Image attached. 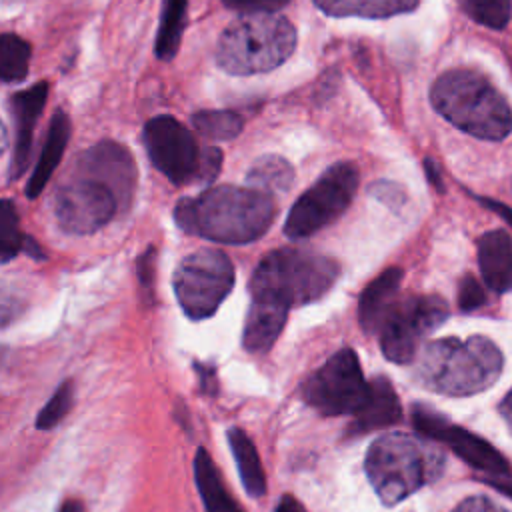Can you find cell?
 <instances>
[{
  "label": "cell",
  "mask_w": 512,
  "mask_h": 512,
  "mask_svg": "<svg viewBox=\"0 0 512 512\" xmlns=\"http://www.w3.org/2000/svg\"><path fill=\"white\" fill-rule=\"evenodd\" d=\"M332 18H390L412 12L420 0H312Z\"/></svg>",
  "instance_id": "cell-21"
},
{
  "label": "cell",
  "mask_w": 512,
  "mask_h": 512,
  "mask_svg": "<svg viewBox=\"0 0 512 512\" xmlns=\"http://www.w3.org/2000/svg\"><path fill=\"white\" fill-rule=\"evenodd\" d=\"M434 110L458 130L482 138L502 140L512 132V110L504 96L478 72L448 70L430 88Z\"/></svg>",
  "instance_id": "cell-2"
},
{
  "label": "cell",
  "mask_w": 512,
  "mask_h": 512,
  "mask_svg": "<svg viewBox=\"0 0 512 512\" xmlns=\"http://www.w3.org/2000/svg\"><path fill=\"white\" fill-rule=\"evenodd\" d=\"M276 512H306V508L294 496L286 494V496L280 498V502L276 506Z\"/></svg>",
  "instance_id": "cell-40"
},
{
  "label": "cell",
  "mask_w": 512,
  "mask_h": 512,
  "mask_svg": "<svg viewBox=\"0 0 512 512\" xmlns=\"http://www.w3.org/2000/svg\"><path fill=\"white\" fill-rule=\"evenodd\" d=\"M370 194L374 198H378L380 202H386L394 210H398V208H402L406 204V194H404V190L396 182H382V180L374 182L370 186Z\"/></svg>",
  "instance_id": "cell-33"
},
{
  "label": "cell",
  "mask_w": 512,
  "mask_h": 512,
  "mask_svg": "<svg viewBox=\"0 0 512 512\" xmlns=\"http://www.w3.org/2000/svg\"><path fill=\"white\" fill-rule=\"evenodd\" d=\"M436 442L448 444L458 458H462L472 468L486 472V476L510 474V466H508L506 458L490 442H486L484 438H480L460 426H454L450 420L440 430Z\"/></svg>",
  "instance_id": "cell-16"
},
{
  "label": "cell",
  "mask_w": 512,
  "mask_h": 512,
  "mask_svg": "<svg viewBox=\"0 0 512 512\" xmlns=\"http://www.w3.org/2000/svg\"><path fill=\"white\" fill-rule=\"evenodd\" d=\"M276 204L270 194L250 186H214L194 198H182L174 222L188 234L220 242H254L272 226Z\"/></svg>",
  "instance_id": "cell-1"
},
{
  "label": "cell",
  "mask_w": 512,
  "mask_h": 512,
  "mask_svg": "<svg viewBox=\"0 0 512 512\" xmlns=\"http://www.w3.org/2000/svg\"><path fill=\"white\" fill-rule=\"evenodd\" d=\"M198 372L202 374V388L204 392H214L216 390V380H214V372L212 368H206V366H198Z\"/></svg>",
  "instance_id": "cell-41"
},
{
  "label": "cell",
  "mask_w": 512,
  "mask_h": 512,
  "mask_svg": "<svg viewBox=\"0 0 512 512\" xmlns=\"http://www.w3.org/2000/svg\"><path fill=\"white\" fill-rule=\"evenodd\" d=\"M194 478L206 512H244L222 486L220 474L214 460L204 448L196 450L194 456Z\"/></svg>",
  "instance_id": "cell-22"
},
{
  "label": "cell",
  "mask_w": 512,
  "mask_h": 512,
  "mask_svg": "<svg viewBox=\"0 0 512 512\" xmlns=\"http://www.w3.org/2000/svg\"><path fill=\"white\" fill-rule=\"evenodd\" d=\"M72 400H74V386L70 380H64L58 386V390L52 394V398L44 404V408L38 412L36 428L38 430L54 428L72 408Z\"/></svg>",
  "instance_id": "cell-30"
},
{
  "label": "cell",
  "mask_w": 512,
  "mask_h": 512,
  "mask_svg": "<svg viewBox=\"0 0 512 512\" xmlns=\"http://www.w3.org/2000/svg\"><path fill=\"white\" fill-rule=\"evenodd\" d=\"M198 134L210 140H232L242 132V118L230 110H200L192 116Z\"/></svg>",
  "instance_id": "cell-27"
},
{
  "label": "cell",
  "mask_w": 512,
  "mask_h": 512,
  "mask_svg": "<svg viewBox=\"0 0 512 512\" xmlns=\"http://www.w3.org/2000/svg\"><path fill=\"white\" fill-rule=\"evenodd\" d=\"M60 512H84V504L76 498H70L60 506Z\"/></svg>",
  "instance_id": "cell-44"
},
{
  "label": "cell",
  "mask_w": 512,
  "mask_h": 512,
  "mask_svg": "<svg viewBox=\"0 0 512 512\" xmlns=\"http://www.w3.org/2000/svg\"><path fill=\"white\" fill-rule=\"evenodd\" d=\"M500 412H502V416L506 418V422H508V426L512 428V390L506 394V398L502 400V404H500Z\"/></svg>",
  "instance_id": "cell-43"
},
{
  "label": "cell",
  "mask_w": 512,
  "mask_h": 512,
  "mask_svg": "<svg viewBox=\"0 0 512 512\" xmlns=\"http://www.w3.org/2000/svg\"><path fill=\"white\" fill-rule=\"evenodd\" d=\"M142 142L154 168L172 184L184 186L196 182L202 150L180 120L168 114L150 118L144 126Z\"/></svg>",
  "instance_id": "cell-11"
},
{
  "label": "cell",
  "mask_w": 512,
  "mask_h": 512,
  "mask_svg": "<svg viewBox=\"0 0 512 512\" xmlns=\"http://www.w3.org/2000/svg\"><path fill=\"white\" fill-rule=\"evenodd\" d=\"M234 286V266L216 248H200L180 260L174 272V294L192 320L212 316Z\"/></svg>",
  "instance_id": "cell-8"
},
{
  "label": "cell",
  "mask_w": 512,
  "mask_h": 512,
  "mask_svg": "<svg viewBox=\"0 0 512 512\" xmlns=\"http://www.w3.org/2000/svg\"><path fill=\"white\" fill-rule=\"evenodd\" d=\"M222 166V152L216 146H208L202 150V160H200V170L196 184H212L214 178L220 174Z\"/></svg>",
  "instance_id": "cell-32"
},
{
  "label": "cell",
  "mask_w": 512,
  "mask_h": 512,
  "mask_svg": "<svg viewBox=\"0 0 512 512\" xmlns=\"http://www.w3.org/2000/svg\"><path fill=\"white\" fill-rule=\"evenodd\" d=\"M336 260L300 248H278L268 252L256 266L250 292H268L292 306L322 298L338 280Z\"/></svg>",
  "instance_id": "cell-6"
},
{
  "label": "cell",
  "mask_w": 512,
  "mask_h": 512,
  "mask_svg": "<svg viewBox=\"0 0 512 512\" xmlns=\"http://www.w3.org/2000/svg\"><path fill=\"white\" fill-rule=\"evenodd\" d=\"M26 236L20 230L18 210L12 200L4 198L0 206V260L6 264L16 254L24 252Z\"/></svg>",
  "instance_id": "cell-29"
},
{
  "label": "cell",
  "mask_w": 512,
  "mask_h": 512,
  "mask_svg": "<svg viewBox=\"0 0 512 512\" xmlns=\"http://www.w3.org/2000/svg\"><path fill=\"white\" fill-rule=\"evenodd\" d=\"M370 382L352 348L332 354L304 384V402L322 416H354L366 402Z\"/></svg>",
  "instance_id": "cell-9"
},
{
  "label": "cell",
  "mask_w": 512,
  "mask_h": 512,
  "mask_svg": "<svg viewBox=\"0 0 512 512\" xmlns=\"http://www.w3.org/2000/svg\"><path fill=\"white\" fill-rule=\"evenodd\" d=\"M186 6L188 0H162V16L156 32L154 54L160 60H170L176 56L186 26Z\"/></svg>",
  "instance_id": "cell-25"
},
{
  "label": "cell",
  "mask_w": 512,
  "mask_h": 512,
  "mask_svg": "<svg viewBox=\"0 0 512 512\" xmlns=\"http://www.w3.org/2000/svg\"><path fill=\"white\" fill-rule=\"evenodd\" d=\"M118 210L114 192L84 176L60 186L54 198V218L68 234H92L104 228Z\"/></svg>",
  "instance_id": "cell-12"
},
{
  "label": "cell",
  "mask_w": 512,
  "mask_h": 512,
  "mask_svg": "<svg viewBox=\"0 0 512 512\" xmlns=\"http://www.w3.org/2000/svg\"><path fill=\"white\" fill-rule=\"evenodd\" d=\"M70 132H72V126H70L68 114L64 110H56L52 120H50V126H48V132H46V138H44L38 162H36V166L32 170V176H30V180L26 184V196L30 200L36 198L44 190L48 180L52 178V174H54L56 166L60 164L62 154H64V150L68 146Z\"/></svg>",
  "instance_id": "cell-20"
},
{
  "label": "cell",
  "mask_w": 512,
  "mask_h": 512,
  "mask_svg": "<svg viewBox=\"0 0 512 512\" xmlns=\"http://www.w3.org/2000/svg\"><path fill=\"white\" fill-rule=\"evenodd\" d=\"M448 318V304L434 294L398 300L380 328L382 354L396 364L414 360L420 340Z\"/></svg>",
  "instance_id": "cell-10"
},
{
  "label": "cell",
  "mask_w": 512,
  "mask_h": 512,
  "mask_svg": "<svg viewBox=\"0 0 512 512\" xmlns=\"http://www.w3.org/2000/svg\"><path fill=\"white\" fill-rule=\"evenodd\" d=\"M404 272L400 268H388L378 274L360 294L358 320L366 334L380 332L386 316L394 308L396 294L400 290Z\"/></svg>",
  "instance_id": "cell-17"
},
{
  "label": "cell",
  "mask_w": 512,
  "mask_h": 512,
  "mask_svg": "<svg viewBox=\"0 0 512 512\" xmlns=\"http://www.w3.org/2000/svg\"><path fill=\"white\" fill-rule=\"evenodd\" d=\"M484 482H488L492 488H496L498 492H502V494H506V496L512 498V478H510V474H504V476H486Z\"/></svg>",
  "instance_id": "cell-39"
},
{
  "label": "cell",
  "mask_w": 512,
  "mask_h": 512,
  "mask_svg": "<svg viewBox=\"0 0 512 512\" xmlns=\"http://www.w3.org/2000/svg\"><path fill=\"white\" fill-rule=\"evenodd\" d=\"M10 2H18V0H4V4H10Z\"/></svg>",
  "instance_id": "cell-45"
},
{
  "label": "cell",
  "mask_w": 512,
  "mask_h": 512,
  "mask_svg": "<svg viewBox=\"0 0 512 512\" xmlns=\"http://www.w3.org/2000/svg\"><path fill=\"white\" fill-rule=\"evenodd\" d=\"M402 418V406L398 394L388 378L376 376L370 380V392L364 406L354 414L350 434H364L372 430H384Z\"/></svg>",
  "instance_id": "cell-19"
},
{
  "label": "cell",
  "mask_w": 512,
  "mask_h": 512,
  "mask_svg": "<svg viewBox=\"0 0 512 512\" xmlns=\"http://www.w3.org/2000/svg\"><path fill=\"white\" fill-rule=\"evenodd\" d=\"M460 8L476 24L502 30L512 16V0H458Z\"/></svg>",
  "instance_id": "cell-28"
},
{
  "label": "cell",
  "mask_w": 512,
  "mask_h": 512,
  "mask_svg": "<svg viewBox=\"0 0 512 512\" xmlns=\"http://www.w3.org/2000/svg\"><path fill=\"white\" fill-rule=\"evenodd\" d=\"M228 444H230L232 456L236 460L238 474H240V480L244 484V490L254 498L264 496V492H266V474H264L262 460L258 456V450H256L254 442L248 438V434L244 430L230 428Z\"/></svg>",
  "instance_id": "cell-23"
},
{
  "label": "cell",
  "mask_w": 512,
  "mask_h": 512,
  "mask_svg": "<svg viewBox=\"0 0 512 512\" xmlns=\"http://www.w3.org/2000/svg\"><path fill=\"white\" fill-rule=\"evenodd\" d=\"M358 182L360 172L354 162L332 164L292 204L284 222V234L292 240H302L332 224L352 204Z\"/></svg>",
  "instance_id": "cell-7"
},
{
  "label": "cell",
  "mask_w": 512,
  "mask_h": 512,
  "mask_svg": "<svg viewBox=\"0 0 512 512\" xmlns=\"http://www.w3.org/2000/svg\"><path fill=\"white\" fill-rule=\"evenodd\" d=\"M24 252H26L28 256H32L34 260H44V258H46V254L40 250L38 242H36L34 238H30V236H26V240H24Z\"/></svg>",
  "instance_id": "cell-42"
},
{
  "label": "cell",
  "mask_w": 512,
  "mask_h": 512,
  "mask_svg": "<svg viewBox=\"0 0 512 512\" xmlns=\"http://www.w3.org/2000/svg\"><path fill=\"white\" fill-rule=\"evenodd\" d=\"M290 306L268 292H250V306L246 314L242 344L248 352L262 354L272 348L280 336Z\"/></svg>",
  "instance_id": "cell-15"
},
{
  "label": "cell",
  "mask_w": 512,
  "mask_h": 512,
  "mask_svg": "<svg viewBox=\"0 0 512 512\" xmlns=\"http://www.w3.org/2000/svg\"><path fill=\"white\" fill-rule=\"evenodd\" d=\"M478 266L490 290L498 294L512 290V236L506 230H490L480 236Z\"/></svg>",
  "instance_id": "cell-18"
},
{
  "label": "cell",
  "mask_w": 512,
  "mask_h": 512,
  "mask_svg": "<svg viewBox=\"0 0 512 512\" xmlns=\"http://www.w3.org/2000/svg\"><path fill=\"white\" fill-rule=\"evenodd\" d=\"M452 512H506L500 506H496L494 502L482 498V496H472L462 500Z\"/></svg>",
  "instance_id": "cell-36"
},
{
  "label": "cell",
  "mask_w": 512,
  "mask_h": 512,
  "mask_svg": "<svg viewBox=\"0 0 512 512\" xmlns=\"http://www.w3.org/2000/svg\"><path fill=\"white\" fill-rule=\"evenodd\" d=\"M136 270H138L140 286L144 288L146 296L150 298V296H152V284H154V270H156V248H154V246H148V248L138 256Z\"/></svg>",
  "instance_id": "cell-34"
},
{
  "label": "cell",
  "mask_w": 512,
  "mask_h": 512,
  "mask_svg": "<svg viewBox=\"0 0 512 512\" xmlns=\"http://www.w3.org/2000/svg\"><path fill=\"white\" fill-rule=\"evenodd\" d=\"M364 470L378 498L394 506L440 474L442 456L408 434L390 432L372 442Z\"/></svg>",
  "instance_id": "cell-5"
},
{
  "label": "cell",
  "mask_w": 512,
  "mask_h": 512,
  "mask_svg": "<svg viewBox=\"0 0 512 512\" xmlns=\"http://www.w3.org/2000/svg\"><path fill=\"white\" fill-rule=\"evenodd\" d=\"M294 182V168L288 160L282 156L266 154L260 156L252 168L246 174V184L254 190L274 194V192H286Z\"/></svg>",
  "instance_id": "cell-24"
},
{
  "label": "cell",
  "mask_w": 512,
  "mask_h": 512,
  "mask_svg": "<svg viewBox=\"0 0 512 512\" xmlns=\"http://www.w3.org/2000/svg\"><path fill=\"white\" fill-rule=\"evenodd\" d=\"M476 200H478L484 208H488V210H492V212H498L500 218H504L506 224L512 228V208H510V206H506V204H502V202H498V200H494V198H484V196H476Z\"/></svg>",
  "instance_id": "cell-37"
},
{
  "label": "cell",
  "mask_w": 512,
  "mask_h": 512,
  "mask_svg": "<svg viewBox=\"0 0 512 512\" xmlns=\"http://www.w3.org/2000/svg\"><path fill=\"white\" fill-rule=\"evenodd\" d=\"M424 172H426L428 182H430L438 192H444V184H442L440 168H438V164H436L432 158H426V160H424Z\"/></svg>",
  "instance_id": "cell-38"
},
{
  "label": "cell",
  "mask_w": 512,
  "mask_h": 512,
  "mask_svg": "<svg viewBox=\"0 0 512 512\" xmlns=\"http://www.w3.org/2000/svg\"><path fill=\"white\" fill-rule=\"evenodd\" d=\"M502 352L484 336L466 340L442 338L430 342L418 362V376L426 388L448 394H476L500 376Z\"/></svg>",
  "instance_id": "cell-4"
},
{
  "label": "cell",
  "mask_w": 512,
  "mask_h": 512,
  "mask_svg": "<svg viewBox=\"0 0 512 512\" xmlns=\"http://www.w3.org/2000/svg\"><path fill=\"white\" fill-rule=\"evenodd\" d=\"M486 302V292L474 276H464L458 284V308L462 312H472Z\"/></svg>",
  "instance_id": "cell-31"
},
{
  "label": "cell",
  "mask_w": 512,
  "mask_h": 512,
  "mask_svg": "<svg viewBox=\"0 0 512 512\" xmlns=\"http://www.w3.org/2000/svg\"><path fill=\"white\" fill-rule=\"evenodd\" d=\"M76 176H84L108 186L120 210L130 206V200L136 190V162L122 144L112 140H102L90 146L78 160Z\"/></svg>",
  "instance_id": "cell-13"
},
{
  "label": "cell",
  "mask_w": 512,
  "mask_h": 512,
  "mask_svg": "<svg viewBox=\"0 0 512 512\" xmlns=\"http://www.w3.org/2000/svg\"><path fill=\"white\" fill-rule=\"evenodd\" d=\"M30 44L18 34H2L0 38V76L6 84L18 82L28 74Z\"/></svg>",
  "instance_id": "cell-26"
},
{
  "label": "cell",
  "mask_w": 512,
  "mask_h": 512,
  "mask_svg": "<svg viewBox=\"0 0 512 512\" xmlns=\"http://www.w3.org/2000/svg\"><path fill=\"white\" fill-rule=\"evenodd\" d=\"M46 96H48V82H38L10 96V112L14 118V146H12V160L8 168V180L20 178L28 168L34 128L44 110Z\"/></svg>",
  "instance_id": "cell-14"
},
{
  "label": "cell",
  "mask_w": 512,
  "mask_h": 512,
  "mask_svg": "<svg viewBox=\"0 0 512 512\" xmlns=\"http://www.w3.org/2000/svg\"><path fill=\"white\" fill-rule=\"evenodd\" d=\"M290 0H222V4L230 10H238L242 14H256V12H274L286 6Z\"/></svg>",
  "instance_id": "cell-35"
},
{
  "label": "cell",
  "mask_w": 512,
  "mask_h": 512,
  "mask_svg": "<svg viewBox=\"0 0 512 512\" xmlns=\"http://www.w3.org/2000/svg\"><path fill=\"white\" fill-rule=\"evenodd\" d=\"M296 48L294 24L274 12L242 14L216 44V64L234 76L264 74L284 64Z\"/></svg>",
  "instance_id": "cell-3"
}]
</instances>
